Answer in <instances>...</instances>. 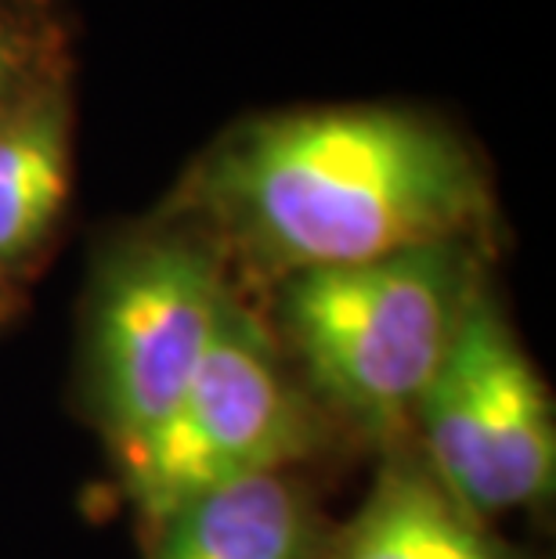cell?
I'll list each match as a JSON object with an SVG mask.
<instances>
[{"mask_svg":"<svg viewBox=\"0 0 556 559\" xmlns=\"http://www.w3.org/2000/svg\"><path fill=\"white\" fill-rule=\"evenodd\" d=\"M188 210L224 264L235 257L279 282L473 242L492 192L448 127L387 105H333L232 130L196 170Z\"/></svg>","mask_w":556,"mask_h":559,"instance_id":"cell-1","label":"cell"},{"mask_svg":"<svg viewBox=\"0 0 556 559\" xmlns=\"http://www.w3.org/2000/svg\"><path fill=\"white\" fill-rule=\"evenodd\" d=\"M470 242L311 267L275 282V332L329 423L394 448L481 285Z\"/></svg>","mask_w":556,"mask_h":559,"instance_id":"cell-2","label":"cell"},{"mask_svg":"<svg viewBox=\"0 0 556 559\" xmlns=\"http://www.w3.org/2000/svg\"><path fill=\"white\" fill-rule=\"evenodd\" d=\"M326 437L329 419L293 372L268 318L235 293L181 397L116 466L127 498L152 523L210 487L297 469Z\"/></svg>","mask_w":556,"mask_h":559,"instance_id":"cell-3","label":"cell"},{"mask_svg":"<svg viewBox=\"0 0 556 559\" xmlns=\"http://www.w3.org/2000/svg\"><path fill=\"white\" fill-rule=\"evenodd\" d=\"M232 296L228 264L192 228L138 235L102 264L84 325V390L116 459L181 397Z\"/></svg>","mask_w":556,"mask_h":559,"instance_id":"cell-4","label":"cell"},{"mask_svg":"<svg viewBox=\"0 0 556 559\" xmlns=\"http://www.w3.org/2000/svg\"><path fill=\"white\" fill-rule=\"evenodd\" d=\"M405 440L430 477L481 523L553 498L556 419L546 379L484 278L452 350L412 412Z\"/></svg>","mask_w":556,"mask_h":559,"instance_id":"cell-5","label":"cell"},{"mask_svg":"<svg viewBox=\"0 0 556 559\" xmlns=\"http://www.w3.org/2000/svg\"><path fill=\"white\" fill-rule=\"evenodd\" d=\"M149 559H326L333 531L293 469L257 473L145 523Z\"/></svg>","mask_w":556,"mask_h":559,"instance_id":"cell-6","label":"cell"},{"mask_svg":"<svg viewBox=\"0 0 556 559\" xmlns=\"http://www.w3.org/2000/svg\"><path fill=\"white\" fill-rule=\"evenodd\" d=\"M326 559H510L437 484L409 440L387 448L372 491Z\"/></svg>","mask_w":556,"mask_h":559,"instance_id":"cell-7","label":"cell"},{"mask_svg":"<svg viewBox=\"0 0 556 559\" xmlns=\"http://www.w3.org/2000/svg\"><path fill=\"white\" fill-rule=\"evenodd\" d=\"M62 83L0 116V275L15 282L47 246L69 202L73 138Z\"/></svg>","mask_w":556,"mask_h":559,"instance_id":"cell-8","label":"cell"},{"mask_svg":"<svg viewBox=\"0 0 556 559\" xmlns=\"http://www.w3.org/2000/svg\"><path fill=\"white\" fill-rule=\"evenodd\" d=\"M47 83H55V73L40 51V40L22 26V19L0 11V116Z\"/></svg>","mask_w":556,"mask_h":559,"instance_id":"cell-9","label":"cell"},{"mask_svg":"<svg viewBox=\"0 0 556 559\" xmlns=\"http://www.w3.org/2000/svg\"><path fill=\"white\" fill-rule=\"evenodd\" d=\"M15 307H19V289H15V282H11L8 275H0V329L8 325L11 314H15Z\"/></svg>","mask_w":556,"mask_h":559,"instance_id":"cell-10","label":"cell"}]
</instances>
